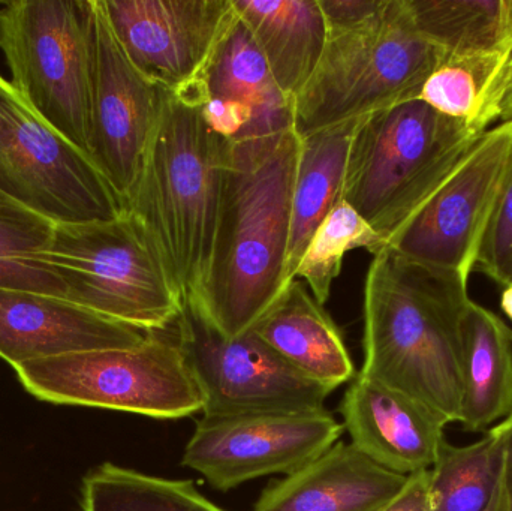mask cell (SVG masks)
<instances>
[{"mask_svg":"<svg viewBox=\"0 0 512 511\" xmlns=\"http://www.w3.org/2000/svg\"><path fill=\"white\" fill-rule=\"evenodd\" d=\"M300 146L294 126L231 140L209 275L192 297L227 336L249 332L291 287L286 260Z\"/></svg>","mask_w":512,"mask_h":511,"instance_id":"1","label":"cell"},{"mask_svg":"<svg viewBox=\"0 0 512 511\" xmlns=\"http://www.w3.org/2000/svg\"><path fill=\"white\" fill-rule=\"evenodd\" d=\"M469 302L468 279L382 249L373 255L364 285L360 374L459 423Z\"/></svg>","mask_w":512,"mask_h":511,"instance_id":"2","label":"cell"},{"mask_svg":"<svg viewBox=\"0 0 512 511\" xmlns=\"http://www.w3.org/2000/svg\"><path fill=\"white\" fill-rule=\"evenodd\" d=\"M230 149L198 102L164 89L126 212L158 249L183 300L200 297L209 275Z\"/></svg>","mask_w":512,"mask_h":511,"instance_id":"3","label":"cell"},{"mask_svg":"<svg viewBox=\"0 0 512 511\" xmlns=\"http://www.w3.org/2000/svg\"><path fill=\"white\" fill-rule=\"evenodd\" d=\"M487 131L420 98L370 114L352 141L340 200L387 245Z\"/></svg>","mask_w":512,"mask_h":511,"instance_id":"4","label":"cell"},{"mask_svg":"<svg viewBox=\"0 0 512 511\" xmlns=\"http://www.w3.org/2000/svg\"><path fill=\"white\" fill-rule=\"evenodd\" d=\"M447 54L418 35L405 0H387L363 26L328 33L309 83L292 101L298 137L418 99Z\"/></svg>","mask_w":512,"mask_h":511,"instance_id":"5","label":"cell"},{"mask_svg":"<svg viewBox=\"0 0 512 511\" xmlns=\"http://www.w3.org/2000/svg\"><path fill=\"white\" fill-rule=\"evenodd\" d=\"M42 261L63 299L147 333L177 323L183 294L137 219L56 225Z\"/></svg>","mask_w":512,"mask_h":511,"instance_id":"6","label":"cell"},{"mask_svg":"<svg viewBox=\"0 0 512 511\" xmlns=\"http://www.w3.org/2000/svg\"><path fill=\"white\" fill-rule=\"evenodd\" d=\"M92 17L93 0H12L0 6V51L12 87L89 156Z\"/></svg>","mask_w":512,"mask_h":511,"instance_id":"7","label":"cell"},{"mask_svg":"<svg viewBox=\"0 0 512 511\" xmlns=\"http://www.w3.org/2000/svg\"><path fill=\"white\" fill-rule=\"evenodd\" d=\"M15 372L30 395L50 404L153 419H182L203 411V396L179 345L155 333L135 348L35 360Z\"/></svg>","mask_w":512,"mask_h":511,"instance_id":"8","label":"cell"},{"mask_svg":"<svg viewBox=\"0 0 512 511\" xmlns=\"http://www.w3.org/2000/svg\"><path fill=\"white\" fill-rule=\"evenodd\" d=\"M0 192L54 225L108 222L126 203L95 162L0 74Z\"/></svg>","mask_w":512,"mask_h":511,"instance_id":"9","label":"cell"},{"mask_svg":"<svg viewBox=\"0 0 512 511\" xmlns=\"http://www.w3.org/2000/svg\"><path fill=\"white\" fill-rule=\"evenodd\" d=\"M177 345L203 396L206 417L324 411L330 387L292 368L254 330L227 336L197 299L183 300Z\"/></svg>","mask_w":512,"mask_h":511,"instance_id":"10","label":"cell"},{"mask_svg":"<svg viewBox=\"0 0 512 511\" xmlns=\"http://www.w3.org/2000/svg\"><path fill=\"white\" fill-rule=\"evenodd\" d=\"M512 161V120L481 135L462 164L388 240L405 260L468 279Z\"/></svg>","mask_w":512,"mask_h":511,"instance_id":"11","label":"cell"},{"mask_svg":"<svg viewBox=\"0 0 512 511\" xmlns=\"http://www.w3.org/2000/svg\"><path fill=\"white\" fill-rule=\"evenodd\" d=\"M343 426L327 411L206 417L197 423L183 465L219 491L271 474H292L330 450Z\"/></svg>","mask_w":512,"mask_h":511,"instance_id":"12","label":"cell"},{"mask_svg":"<svg viewBox=\"0 0 512 511\" xmlns=\"http://www.w3.org/2000/svg\"><path fill=\"white\" fill-rule=\"evenodd\" d=\"M111 30L141 74L168 92L200 83L237 18L233 0H101Z\"/></svg>","mask_w":512,"mask_h":511,"instance_id":"13","label":"cell"},{"mask_svg":"<svg viewBox=\"0 0 512 511\" xmlns=\"http://www.w3.org/2000/svg\"><path fill=\"white\" fill-rule=\"evenodd\" d=\"M162 96L164 89L126 56L101 0H93L90 158L125 203L137 183Z\"/></svg>","mask_w":512,"mask_h":511,"instance_id":"14","label":"cell"},{"mask_svg":"<svg viewBox=\"0 0 512 511\" xmlns=\"http://www.w3.org/2000/svg\"><path fill=\"white\" fill-rule=\"evenodd\" d=\"M149 335L60 297L0 288V357L14 369L68 354L135 348Z\"/></svg>","mask_w":512,"mask_h":511,"instance_id":"15","label":"cell"},{"mask_svg":"<svg viewBox=\"0 0 512 511\" xmlns=\"http://www.w3.org/2000/svg\"><path fill=\"white\" fill-rule=\"evenodd\" d=\"M343 419L352 444L393 473L429 471L445 444L441 414L417 399L358 374L346 390Z\"/></svg>","mask_w":512,"mask_h":511,"instance_id":"16","label":"cell"},{"mask_svg":"<svg viewBox=\"0 0 512 511\" xmlns=\"http://www.w3.org/2000/svg\"><path fill=\"white\" fill-rule=\"evenodd\" d=\"M408 477L376 464L354 444L336 443L265 489L252 511H381Z\"/></svg>","mask_w":512,"mask_h":511,"instance_id":"17","label":"cell"},{"mask_svg":"<svg viewBox=\"0 0 512 511\" xmlns=\"http://www.w3.org/2000/svg\"><path fill=\"white\" fill-rule=\"evenodd\" d=\"M251 330L292 368L322 386L336 390L355 378L339 327L300 279Z\"/></svg>","mask_w":512,"mask_h":511,"instance_id":"18","label":"cell"},{"mask_svg":"<svg viewBox=\"0 0 512 511\" xmlns=\"http://www.w3.org/2000/svg\"><path fill=\"white\" fill-rule=\"evenodd\" d=\"M270 66L280 92L294 101L318 68L328 41L319 0H233Z\"/></svg>","mask_w":512,"mask_h":511,"instance_id":"19","label":"cell"},{"mask_svg":"<svg viewBox=\"0 0 512 511\" xmlns=\"http://www.w3.org/2000/svg\"><path fill=\"white\" fill-rule=\"evenodd\" d=\"M462 414L483 432L512 411V329L495 312L469 302L462 323Z\"/></svg>","mask_w":512,"mask_h":511,"instance_id":"20","label":"cell"},{"mask_svg":"<svg viewBox=\"0 0 512 511\" xmlns=\"http://www.w3.org/2000/svg\"><path fill=\"white\" fill-rule=\"evenodd\" d=\"M192 89L201 104L207 99H224L251 108L254 122L245 135L267 134L292 126V102L280 92L264 53L239 15L200 83Z\"/></svg>","mask_w":512,"mask_h":511,"instance_id":"21","label":"cell"},{"mask_svg":"<svg viewBox=\"0 0 512 511\" xmlns=\"http://www.w3.org/2000/svg\"><path fill=\"white\" fill-rule=\"evenodd\" d=\"M363 119L348 120L301 138L300 155L292 191L286 282L295 270L315 231L340 203L349 150Z\"/></svg>","mask_w":512,"mask_h":511,"instance_id":"22","label":"cell"},{"mask_svg":"<svg viewBox=\"0 0 512 511\" xmlns=\"http://www.w3.org/2000/svg\"><path fill=\"white\" fill-rule=\"evenodd\" d=\"M418 35L448 56L512 51L507 0H405Z\"/></svg>","mask_w":512,"mask_h":511,"instance_id":"23","label":"cell"},{"mask_svg":"<svg viewBox=\"0 0 512 511\" xmlns=\"http://www.w3.org/2000/svg\"><path fill=\"white\" fill-rule=\"evenodd\" d=\"M512 51L445 56L421 90V101L439 113L489 129L499 120Z\"/></svg>","mask_w":512,"mask_h":511,"instance_id":"24","label":"cell"},{"mask_svg":"<svg viewBox=\"0 0 512 511\" xmlns=\"http://www.w3.org/2000/svg\"><path fill=\"white\" fill-rule=\"evenodd\" d=\"M502 473L498 437H486L465 447L445 441L429 470L430 511H484L492 501Z\"/></svg>","mask_w":512,"mask_h":511,"instance_id":"25","label":"cell"},{"mask_svg":"<svg viewBox=\"0 0 512 511\" xmlns=\"http://www.w3.org/2000/svg\"><path fill=\"white\" fill-rule=\"evenodd\" d=\"M83 511H225L191 480L147 476L105 464L84 479Z\"/></svg>","mask_w":512,"mask_h":511,"instance_id":"26","label":"cell"},{"mask_svg":"<svg viewBox=\"0 0 512 511\" xmlns=\"http://www.w3.org/2000/svg\"><path fill=\"white\" fill-rule=\"evenodd\" d=\"M54 227L0 192V288L63 299L62 282L41 258Z\"/></svg>","mask_w":512,"mask_h":511,"instance_id":"27","label":"cell"},{"mask_svg":"<svg viewBox=\"0 0 512 511\" xmlns=\"http://www.w3.org/2000/svg\"><path fill=\"white\" fill-rule=\"evenodd\" d=\"M367 249L372 255L385 249L376 231L345 201H340L313 234L295 270L322 306L331 296V288L342 273L346 254Z\"/></svg>","mask_w":512,"mask_h":511,"instance_id":"28","label":"cell"},{"mask_svg":"<svg viewBox=\"0 0 512 511\" xmlns=\"http://www.w3.org/2000/svg\"><path fill=\"white\" fill-rule=\"evenodd\" d=\"M475 270L501 287L512 284V161L484 230Z\"/></svg>","mask_w":512,"mask_h":511,"instance_id":"29","label":"cell"},{"mask_svg":"<svg viewBox=\"0 0 512 511\" xmlns=\"http://www.w3.org/2000/svg\"><path fill=\"white\" fill-rule=\"evenodd\" d=\"M201 111L209 128L230 140L243 137L254 122V111L240 102L207 99Z\"/></svg>","mask_w":512,"mask_h":511,"instance_id":"30","label":"cell"},{"mask_svg":"<svg viewBox=\"0 0 512 511\" xmlns=\"http://www.w3.org/2000/svg\"><path fill=\"white\" fill-rule=\"evenodd\" d=\"M387 0H319L328 33L363 26L384 9Z\"/></svg>","mask_w":512,"mask_h":511,"instance_id":"31","label":"cell"},{"mask_svg":"<svg viewBox=\"0 0 512 511\" xmlns=\"http://www.w3.org/2000/svg\"><path fill=\"white\" fill-rule=\"evenodd\" d=\"M381 511H430L429 471L411 474L405 488Z\"/></svg>","mask_w":512,"mask_h":511,"instance_id":"32","label":"cell"},{"mask_svg":"<svg viewBox=\"0 0 512 511\" xmlns=\"http://www.w3.org/2000/svg\"><path fill=\"white\" fill-rule=\"evenodd\" d=\"M498 437L502 449L501 488L504 494L505 507L512 511V411L501 423L490 428Z\"/></svg>","mask_w":512,"mask_h":511,"instance_id":"33","label":"cell"},{"mask_svg":"<svg viewBox=\"0 0 512 511\" xmlns=\"http://www.w3.org/2000/svg\"><path fill=\"white\" fill-rule=\"evenodd\" d=\"M512 120V53L510 66H508L507 80H505L504 93L499 105V123Z\"/></svg>","mask_w":512,"mask_h":511,"instance_id":"34","label":"cell"},{"mask_svg":"<svg viewBox=\"0 0 512 511\" xmlns=\"http://www.w3.org/2000/svg\"><path fill=\"white\" fill-rule=\"evenodd\" d=\"M484 511H507L505 507L504 494H502L501 480H499L498 489H496L495 495H493L492 501Z\"/></svg>","mask_w":512,"mask_h":511,"instance_id":"35","label":"cell"},{"mask_svg":"<svg viewBox=\"0 0 512 511\" xmlns=\"http://www.w3.org/2000/svg\"><path fill=\"white\" fill-rule=\"evenodd\" d=\"M501 309L512 321V284L504 287V291H502Z\"/></svg>","mask_w":512,"mask_h":511,"instance_id":"36","label":"cell"},{"mask_svg":"<svg viewBox=\"0 0 512 511\" xmlns=\"http://www.w3.org/2000/svg\"><path fill=\"white\" fill-rule=\"evenodd\" d=\"M507 14H508V26H510V33L512 39V0H507Z\"/></svg>","mask_w":512,"mask_h":511,"instance_id":"37","label":"cell"}]
</instances>
